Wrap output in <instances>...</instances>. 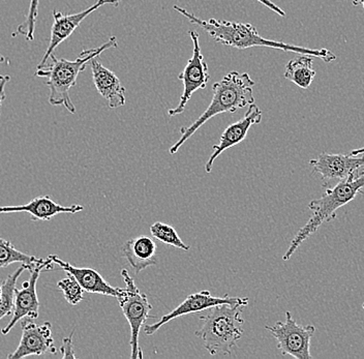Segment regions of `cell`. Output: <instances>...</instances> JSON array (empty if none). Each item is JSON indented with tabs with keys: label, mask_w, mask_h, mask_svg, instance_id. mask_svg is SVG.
<instances>
[{
	"label": "cell",
	"mask_w": 364,
	"mask_h": 359,
	"mask_svg": "<svg viewBox=\"0 0 364 359\" xmlns=\"http://www.w3.org/2000/svg\"><path fill=\"white\" fill-rule=\"evenodd\" d=\"M173 9L186 17L191 23L201 27L213 40L224 46L233 47L239 50L252 47L272 48V49L283 50L286 52H293V53L300 54V55H309L321 58L325 63H328L336 59V55L325 48L309 49V48L296 46V45L286 44V43L264 38L263 36L259 35L256 27L252 24L224 21V20H216L213 18L204 20L197 17L195 14L188 12L181 6H174Z\"/></svg>",
	"instance_id": "1"
},
{
	"label": "cell",
	"mask_w": 364,
	"mask_h": 359,
	"mask_svg": "<svg viewBox=\"0 0 364 359\" xmlns=\"http://www.w3.org/2000/svg\"><path fill=\"white\" fill-rule=\"evenodd\" d=\"M255 84L247 73H239L237 70L230 72L222 80L215 82L213 86V100L208 108L190 127L181 129V139L171 147L170 154H176L198 129L215 116L228 112L235 113L255 103L252 92Z\"/></svg>",
	"instance_id": "2"
},
{
	"label": "cell",
	"mask_w": 364,
	"mask_h": 359,
	"mask_svg": "<svg viewBox=\"0 0 364 359\" xmlns=\"http://www.w3.org/2000/svg\"><path fill=\"white\" fill-rule=\"evenodd\" d=\"M117 46V38L111 36L101 46L82 51L76 60L58 59L51 54L44 67L38 68L36 73V76L46 78V84L50 90V105L63 106L68 112L75 114L76 107L70 99V92L76 86L79 75L90 65L91 59L100 58L102 52Z\"/></svg>",
	"instance_id": "3"
},
{
	"label": "cell",
	"mask_w": 364,
	"mask_h": 359,
	"mask_svg": "<svg viewBox=\"0 0 364 359\" xmlns=\"http://www.w3.org/2000/svg\"><path fill=\"white\" fill-rule=\"evenodd\" d=\"M364 188V172H355L347 178L341 179L333 188H327L324 195L318 199L309 202V209L311 211V219L300 229L293 238L288 250L283 256L284 261L290 260L298 247L313 235L325 223L336 219L338 209L353 201Z\"/></svg>",
	"instance_id": "4"
},
{
	"label": "cell",
	"mask_w": 364,
	"mask_h": 359,
	"mask_svg": "<svg viewBox=\"0 0 364 359\" xmlns=\"http://www.w3.org/2000/svg\"><path fill=\"white\" fill-rule=\"evenodd\" d=\"M249 304H222L211 306L206 315L199 317L202 326L196 331L201 338L203 347L211 355H232L236 343L242 338L241 317L242 309Z\"/></svg>",
	"instance_id": "5"
},
{
	"label": "cell",
	"mask_w": 364,
	"mask_h": 359,
	"mask_svg": "<svg viewBox=\"0 0 364 359\" xmlns=\"http://www.w3.org/2000/svg\"><path fill=\"white\" fill-rule=\"evenodd\" d=\"M122 277L124 281L125 288H118L116 299H118L122 313L131 326V358L142 359L143 351L139 346V335L147 320L156 318V316L150 315L152 304L148 301L147 295L141 292L136 287L129 270L122 269Z\"/></svg>",
	"instance_id": "6"
},
{
	"label": "cell",
	"mask_w": 364,
	"mask_h": 359,
	"mask_svg": "<svg viewBox=\"0 0 364 359\" xmlns=\"http://www.w3.org/2000/svg\"><path fill=\"white\" fill-rule=\"evenodd\" d=\"M266 331L277 340V349L282 355H290L296 359H311V341L316 333L314 325L298 324L292 314L286 312V321L277 322L273 326L266 325Z\"/></svg>",
	"instance_id": "7"
},
{
	"label": "cell",
	"mask_w": 364,
	"mask_h": 359,
	"mask_svg": "<svg viewBox=\"0 0 364 359\" xmlns=\"http://www.w3.org/2000/svg\"><path fill=\"white\" fill-rule=\"evenodd\" d=\"M188 36L193 42V56L188 61L186 67L178 75L179 80L182 81V84H183V92H182L178 106L168 111V114L170 116H176L183 113L184 109L190 102L193 93L206 88L207 84L210 80L208 65L204 60L201 46H200L199 33L195 31H190Z\"/></svg>",
	"instance_id": "8"
},
{
	"label": "cell",
	"mask_w": 364,
	"mask_h": 359,
	"mask_svg": "<svg viewBox=\"0 0 364 359\" xmlns=\"http://www.w3.org/2000/svg\"><path fill=\"white\" fill-rule=\"evenodd\" d=\"M54 263L48 257L42 265H38L31 270V278L22 284V289L15 290L14 297L13 317L6 326L2 328V335L6 336L11 333V329L17 325L18 322L26 318L36 319L40 315V301H38L36 284L40 278L41 272L54 269Z\"/></svg>",
	"instance_id": "9"
},
{
	"label": "cell",
	"mask_w": 364,
	"mask_h": 359,
	"mask_svg": "<svg viewBox=\"0 0 364 359\" xmlns=\"http://www.w3.org/2000/svg\"><path fill=\"white\" fill-rule=\"evenodd\" d=\"M241 302L249 304V299L247 297H245V299L231 297L229 295H226L224 297H215L207 290L192 293L178 306H176L174 310L171 311L167 315H164L156 323L145 324L143 331H144L146 336H154L164 325L169 323L172 320L177 319V318L181 317V316L202 312V311L208 310L211 306H218V304H241Z\"/></svg>",
	"instance_id": "10"
},
{
	"label": "cell",
	"mask_w": 364,
	"mask_h": 359,
	"mask_svg": "<svg viewBox=\"0 0 364 359\" xmlns=\"http://www.w3.org/2000/svg\"><path fill=\"white\" fill-rule=\"evenodd\" d=\"M21 326L22 336L19 346L8 356L9 359H21L31 355L56 353L50 322L36 324L31 318H26L21 320Z\"/></svg>",
	"instance_id": "11"
},
{
	"label": "cell",
	"mask_w": 364,
	"mask_h": 359,
	"mask_svg": "<svg viewBox=\"0 0 364 359\" xmlns=\"http://www.w3.org/2000/svg\"><path fill=\"white\" fill-rule=\"evenodd\" d=\"M122 0H97L95 4L86 10L76 14H63L59 11H53V25H52L51 35H50V42L48 45L47 50H46L44 56L42 60L38 63V68L44 67L47 63L48 59L50 55L53 54L54 50L56 49L61 43L65 42L67 38L73 35L75 31L80 26V24L85 20L90 14L95 12L97 9L101 8L106 4H111V6H117Z\"/></svg>",
	"instance_id": "12"
},
{
	"label": "cell",
	"mask_w": 364,
	"mask_h": 359,
	"mask_svg": "<svg viewBox=\"0 0 364 359\" xmlns=\"http://www.w3.org/2000/svg\"><path fill=\"white\" fill-rule=\"evenodd\" d=\"M263 112L261 109L256 104L252 103L250 105L245 117L227 127L220 135V142L213 146V152L205 165L206 173H210L213 171V164L223 152L236 146L247 138L250 129L255 124H260Z\"/></svg>",
	"instance_id": "13"
},
{
	"label": "cell",
	"mask_w": 364,
	"mask_h": 359,
	"mask_svg": "<svg viewBox=\"0 0 364 359\" xmlns=\"http://www.w3.org/2000/svg\"><path fill=\"white\" fill-rule=\"evenodd\" d=\"M315 173L321 175L324 181L345 179L358 171L364 166V156L352 154H333L323 152L317 159L309 161Z\"/></svg>",
	"instance_id": "14"
},
{
	"label": "cell",
	"mask_w": 364,
	"mask_h": 359,
	"mask_svg": "<svg viewBox=\"0 0 364 359\" xmlns=\"http://www.w3.org/2000/svg\"><path fill=\"white\" fill-rule=\"evenodd\" d=\"M92 81L97 92L108 102L109 108L117 109L124 106L125 88L112 70L107 69L100 63L99 58L90 63Z\"/></svg>",
	"instance_id": "15"
},
{
	"label": "cell",
	"mask_w": 364,
	"mask_h": 359,
	"mask_svg": "<svg viewBox=\"0 0 364 359\" xmlns=\"http://www.w3.org/2000/svg\"><path fill=\"white\" fill-rule=\"evenodd\" d=\"M54 264L58 265L61 270L74 277L83 290L95 294L106 295V296H117L118 288H114L106 281L97 270L90 267H76L65 261L61 260L58 256H48Z\"/></svg>",
	"instance_id": "16"
},
{
	"label": "cell",
	"mask_w": 364,
	"mask_h": 359,
	"mask_svg": "<svg viewBox=\"0 0 364 359\" xmlns=\"http://www.w3.org/2000/svg\"><path fill=\"white\" fill-rule=\"evenodd\" d=\"M82 205L63 206L49 196H38L23 205L0 206V213H27L33 220H50L60 213H80Z\"/></svg>",
	"instance_id": "17"
},
{
	"label": "cell",
	"mask_w": 364,
	"mask_h": 359,
	"mask_svg": "<svg viewBox=\"0 0 364 359\" xmlns=\"http://www.w3.org/2000/svg\"><path fill=\"white\" fill-rule=\"evenodd\" d=\"M156 242L147 236L133 238L125 242L122 252L136 274L158 263Z\"/></svg>",
	"instance_id": "18"
},
{
	"label": "cell",
	"mask_w": 364,
	"mask_h": 359,
	"mask_svg": "<svg viewBox=\"0 0 364 359\" xmlns=\"http://www.w3.org/2000/svg\"><path fill=\"white\" fill-rule=\"evenodd\" d=\"M313 61V56L309 55H299L291 59L286 65L284 78L294 83L298 87L307 90L316 76Z\"/></svg>",
	"instance_id": "19"
},
{
	"label": "cell",
	"mask_w": 364,
	"mask_h": 359,
	"mask_svg": "<svg viewBox=\"0 0 364 359\" xmlns=\"http://www.w3.org/2000/svg\"><path fill=\"white\" fill-rule=\"evenodd\" d=\"M45 259L23 253L16 249L9 240L0 236V268L10 267L14 263H23L28 265L29 272L38 265H42Z\"/></svg>",
	"instance_id": "20"
},
{
	"label": "cell",
	"mask_w": 364,
	"mask_h": 359,
	"mask_svg": "<svg viewBox=\"0 0 364 359\" xmlns=\"http://www.w3.org/2000/svg\"><path fill=\"white\" fill-rule=\"evenodd\" d=\"M29 270L28 265L21 264L13 274L6 277L1 283L2 296L0 299V320L6 316L11 315L14 309V297H15L16 284L24 270Z\"/></svg>",
	"instance_id": "21"
},
{
	"label": "cell",
	"mask_w": 364,
	"mask_h": 359,
	"mask_svg": "<svg viewBox=\"0 0 364 359\" xmlns=\"http://www.w3.org/2000/svg\"><path fill=\"white\" fill-rule=\"evenodd\" d=\"M150 233H151L152 237L156 238L161 244L177 247L184 252H188L191 250L190 245L184 244L174 227L171 225L161 222L154 223L150 226Z\"/></svg>",
	"instance_id": "22"
},
{
	"label": "cell",
	"mask_w": 364,
	"mask_h": 359,
	"mask_svg": "<svg viewBox=\"0 0 364 359\" xmlns=\"http://www.w3.org/2000/svg\"><path fill=\"white\" fill-rule=\"evenodd\" d=\"M38 4H40V0H31L28 12L25 16V20L18 26L17 31L13 33V36H22L28 42H33L36 21H38Z\"/></svg>",
	"instance_id": "23"
},
{
	"label": "cell",
	"mask_w": 364,
	"mask_h": 359,
	"mask_svg": "<svg viewBox=\"0 0 364 359\" xmlns=\"http://www.w3.org/2000/svg\"><path fill=\"white\" fill-rule=\"evenodd\" d=\"M57 286H58L59 289L63 291L65 301L68 304H72V306H77V304L83 301V293L85 291L80 286V284L75 279L74 277L68 274V278L59 281L57 283Z\"/></svg>",
	"instance_id": "24"
},
{
	"label": "cell",
	"mask_w": 364,
	"mask_h": 359,
	"mask_svg": "<svg viewBox=\"0 0 364 359\" xmlns=\"http://www.w3.org/2000/svg\"><path fill=\"white\" fill-rule=\"evenodd\" d=\"M73 336H74V331L70 333L68 338L63 340V345L60 347V352L63 354V358H77L76 354L74 352V342H73Z\"/></svg>",
	"instance_id": "25"
},
{
	"label": "cell",
	"mask_w": 364,
	"mask_h": 359,
	"mask_svg": "<svg viewBox=\"0 0 364 359\" xmlns=\"http://www.w3.org/2000/svg\"><path fill=\"white\" fill-rule=\"evenodd\" d=\"M11 81L10 75H0V115H1L2 104L6 100V86Z\"/></svg>",
	"instance_id": "26"
},
{
	"label": "cell",
	"mask_w": 364,
	"mask_h": 359,
	"mask_svg": "<svg viewBox=\"0 0 364 359\" xmlns=\"http://www.w3.org/2000/svg\"><path fill=\"white\" fill-rule=\"evenodd\" d=\"M257 1L260 2V4L265 6L266 8L269 9L272 12L277 13V15L282 16V17H284V16H286V13H284L279 6H277L274 2H272V0H257Z\"/></svg>",
	"instance_id": "27"
},
{
	"label": "cell",
	"mask_w": 364,
	"mask_h": 359,
	"mask_svg": "<svg viewBox=\"0 0 364 359\" xmlns=\"http://www.w3.org/2000/svg\"><path fill=\"white\" fill-rule=\"evenodd\" d=\"M350 154H352V156H359V154H364V147H363V149H354V151L350 152Z\"/></svg>",
	"instance_id": "28"
},
{
	"label": "cell",
	"mask_w": 364,
	"mask_h": 359,
	"mask_svg": "<svg viewBox=\"0 0 364 359\" xmlns=\"http://www.w3.org/2000/svg\"><path fill=\"white\" fill-rule=\"evenodd\" d=\"M351 1L354 6H363L364 10V0H351Z\"/></svg>",
	"instance_id": "29"
},
{
	"label": "cell",
	"mask_w": 364,
	"mask_h": 359,
	"mask_svg": "<svg viewBox=\"0 0 364 359\" xmlns=\"http://www.w3.org/2000/svg\"><path fill=\"white\" fill-rule=\"evenodd\" d=\"M6 58H4V56L2 55L1 53H0V65H2V63H6Z\"/></svg>",
	"instance_id": "30"
},
{
	"label": "cell",
	"mask_w": 364,
	"mask_h": 359,
	"mask_svg": "<svg viewBox=\"0 0 364 359\" xmlns=\"http://www.w3.org/2000/svg\"><path fill=\"white\" fill-rule=\"evenodd\" d=\"M2 296V287L1 285H0V299H1Z\"/></svg>",
	"instance_id": "31"
},
{
	"label": "cell",
	"mask_w": 364,
	"mask_h": 359,
	"mask_svg": "<svg viewBox=\"0 0 364 359\" xmlns=\"http://www.w3.org/2000/svg\"><path fill=\"white\" fill-rule=\"evenodd\" d=\"M363 310H364V302H363Z\"/></svg>",
	"instance_id": "32"
}]
</instances>
